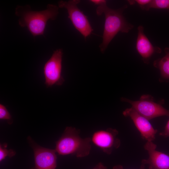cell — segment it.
<instances>
[{
  "instance_id": "cell-1",
  "label": "cell",
  "mask_w": 169,
  "mask_h": 169,
  "mask_svg": "<svg viewBox=\"0 0 169 169\" xmlns=\"http://www.w3.org/2000/svg\"><path fill=\"white\" fill-rule=\"evenodd\" d=\"M59 7L48 4L45 9L40 11L33 10L28 5L17 6L15 15L18 17L19 25L25 27L33 37L44 35L47 22L54 20L59 14Z\"/></svg>"
},
{
  "instance_id": "cell-2",
  "label": "cell",
  "mask_w": 169,
  "mask_h": 169,
  "mask_svg": "<svg viewBox=\"0 0 169 169\" xmlns=\"http://www.w3.org/2000/svg\"><path fill=\"white\" fill-rule=\"evenodd\" d=\"M127 7L125 5L118 9H111L107 6L106 2L97 7V14L100 16L104 13L105 17L102 42L99 46L102 53L118 32L127 33L133 28L134 25L128 23L123 15V11Z\"/></svg>"
},
{
  "instance_id": "cell-3",
  "label": "cell",
  "mask_w": 169,
  "mask_h": 169,
  "mask_svg": "<svg viewBox=\"0 0 169 169\" xmlns=\"http://www.w3.org/2000/svg\"><path fill=\"white\" fill-rule=\"evenodd\" d=\"M75 128L67 127L56 142L55 150L59 155H72L77 157L88 156L91 149L90 137L82 138Z\"/></svg>"
},
{
  "instance_id": "cell-4",
  "label": "cell",
  "mask_w": 169,
  "mask_h": 169,
  "mask_svg": "<svg viewBox=\"0 0 169 169\" xmlns=\"http://www.w3.org/2000/svg\"><path fill=\"white\" fill-rule=\"evenodd\" d=\"M120 99L122 101L131 104V107L149 120L161 116H169V110L154 102L152 97L149 95H143L139 100L137 101L132 100L124 97Z\"/></svg>"
},
{
  "instance_id": "cell-5",
  "label": "cell",
  "mask_w": 169,
  "mask_h": 169,
  "mask_svg": "<svg viewBox=\"0 0 169 169\" xmlns=\"http://www.w3.org/2000/svg\"><path fill=\"white\" fill-rule=\"evenodd\" d=\"M79 0L68 1H60L58 2L59 8H65L67 11L68 18L75 28L86 38L91 33L93 29L86 16L78 8Z\"/></svg>"
},
{
  "instance_id": "cell-6",
  "label": "cell",
  "mask_w": 169,
  "mask_h": 169,
  "mask_svg": "<svg viewBox=\"0 0 169 169\" xmlns=\"http://www.w3.org/2000/svg\"><path fill=\"white\" fill-rule=\"evenodd\" d=\"M63 55L62 49L56 50L44 64L43 70L45 84L47 87L55 84L61 85L64 81L61 75Z\"/></svg>"
},
{
  "instance_id": "cell-7",
  "label": "cell",
  "mask_w": 169,
  "mask_h": 169,
  "mask_svg": "<svg viewBox=\"0 0 169 169\" xmlns=\"http://www.w3.org/2000/svg\"><path fill=\"white\" fill-rule=\"evenodd\" d=\"M118 134L117 130L111 128L98 130L93 134L91 142L104 153L110 155L113 150L120 146V141L117 136Z\"/></svg>"
},
{
  "instance_id": "cell-8",
  "label": "cell",
  "mask_w": 169,
  "mask_h": 169,
  "mask_svg": "<svg viewBox=\"0 0 169 169\" xmlns=\"http://www.w3.org/2000/svg\"><path fill=\"white\" fill-rule=\"evenodd\" d=\"M28 140L33 149L34 157L35 166L31 169H55L57 159L55 150L38 145L30 137Z\"/></svg>"
},
{
  "instance_id": "cell-9",
  "label": "cell",
  "mask_w": 169,
  "mask_h": 169,
  "mask_svg": "<svg viewBox=\"0 0 169 169\" xmlns=\"http://www.w3.org/2000/svg\"><path fill=\"white\" fill-rule=\"evenodd\" d=\"M124 116L129 117L140 133L142 137L147 141H152L157 132L149 120L137 113L132 107L127 108L123 112Z\"/></svg>"
},
{
  "instance_id": "cell-10",
  "label": "cell",
  "mask_w": 169,
  "mask_h": 169,
  "mask_svg": "<svg viewBox=\"0 0 169 169\" xmlns=\"http://www.w3.org/2000/svg\"><path fill=\"white\" fill-rule=\"evenodd\" d=\"M156 145L152 141H147L144 146L149 157L142 160V164H148L149 169H169V155L156 151Z\"/></svg>"
},
{
  "instance_id": "cell-11",
  "label": "cell",
  "mask_w": 169,
  "mask_h": 169,
  "mask_svg": "<svg viewBox=\"0 0 169 169\" xmlns=\"http://www.w3.org/2000/svg\"><path fill=\"white\" fill-rule=\"evenodd\" d=\"M144 29L142 26L140 25L138 27L136 48L143 62L147 64L149 63L152 55L155 53L160 54L161 49L159 47L152 45L144 33Z\"/></svg>"
},
{
  "instance_id": "cell-12",
  "label": "cell",
  "mask_w": 169,
  "mask_h": 169,
  "mask_svg": "<svg viewBox=\"0 0 169 169\" xmlns=\"http://www.w3.org/2000/svg\"><path fill=\"white\" fill-rule=\"evenodd\" d=\"M165 55L162 58L157 59L153 62V65L160 71L159 81L161 82H169V47L164 49Z\"/></svg>"
},
{
  "instance_id": "cell-13",
  "label": "cell",
  "mask_w": 169,
  "mask_h": 169,
  "mask_svg": "<svg viewBox=\"0 0 169 169\" xmlns=\"http://www.w3.org/2000/svg\"><path fill=\"white\" fill-rule=\"evenodd\" d=\"M151 8L166 9L169 11V0H151L144 10L149 11Z\"/></svg>"
},
{
  "instance_id": "cell-14",
  "label": "cell",
  "mask_w": 169,
  "mask_h": 169,
  "mask_svg": "<svg viewBox=\"0 0 169 169\" xmlns=\"http://www.w3.org/2000/svg\"><path fill=\"white\" fill-rule=\"evenodd\" d=\"M7 144L0 145V161H1L7 156L11 157L16 154V152L12 149L8 150L6 148Z\"/></svg>"
},
{
  "instance_id": "cell-15",
  "label": "cell",
  "mask_w": 169,
  "mask_h": 169,
  "mask_svg": "<svg viewBox=\"0 0 169 169\" xmlns=\"http://www.w3.org/2000/svg\"><path fill=\"white\" fill-rule=\"evenodd\" d=\"M0 119L7 120L9 123H11V116L8 111L6 107L0 104Z\"/></svg>"
},
{
  "instance_id": "cell-16",
  "label": "cell",
  "mask_w": 169,
  "mask_h": 169,
  "mask_svg": "<svg viewBox=\"0 0 169 169\" xmlns=\"http://www.w3.org/2000/svg\"><path fill=\"white\" fill-rule=\"evenodd\" d=\"M151 0H134L135 3L136 2L139 6L141 8L144 10V8L148 5L151 1Z\"/></svg>"
},
{
  "instance_id": "cell-17",
  "label": "cell",
  "mask_w": 169,
  "mask_h": 169,
  "mask_svg": "<svg viewBox=\"0 0 169 169\" xmlns=\"http://www.w3.org/2000/svg\"><path fill=\"white\" fill-rule=\"evenodd\" d=\"M159 135L165 137H169V120L165 126L164 131L160 133Z\"/></svg>"
},
{
  "instance_id": "cell-18",
  "label": "cell",
  "mask_w": 169,
  "mask_h": 169,
  "mask_svg": "<svg viewBox=\"0 0 169 169\" xmlns=\"http://www.w3.org/2000/svg\"><path fill=\"white\" fill-rule=\"evenodd\" d=\"M90 1L92 3L98 6L100 5L105 2L106 1L105 0H91Z\"/></svg>"
},
{
  "instance_id": "cell-19",
  "label": "cell",
  "mask_w": 169,
  "mask_h": 169,
  "mask_svg": "<svg viewBox=\"0 0 169 169\" xmlns=\"http://www.w3.org/2000/svg\"><path fill=\"white\" fill-rule=\"evenodd\" d=\"M93 169H107L102 163H98Z\"/></svg>"
},
{
  "instance_id": "cell-20",
  "label": "cell",
  "mask_w": 169,
  "mask_h": 169,
  "mask_svg": "<svg viewBox=\"0 0 169 169\" xmlns=\"http://www.w3.org/2000/svg\"><path fill=\"white\" fill-rule=\"evenodd\" d=\"M113 169H124L123 166L120 165L115 166L113 168ZM140 169H145L144 165L142 164Z\"/></svg>"
}]
</instances>
